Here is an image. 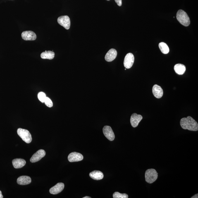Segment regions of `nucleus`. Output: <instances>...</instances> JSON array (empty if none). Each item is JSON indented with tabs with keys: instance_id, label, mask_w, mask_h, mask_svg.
Listing matches in <instances>:
<instances>
[{
	"instance_id": "obj_20",
	"label": "nucleus",
	"mask_w": 198,
	"mask_h": 198,
	"mask_svg": "<svg viewBox=\"0 0 198 198\" xmlns=\"http://www.w3.org/2000/svg\"><path fill=\"white\" fill-rule=\"evenodd\" d=\"M159 47L161 52L164 54H167L169 52L170 49L167 45L164 42H161L159 44Z\"/></svg>"
},
{
	"instance_id": "obj_13",
	"label": "nucleus",
	"mask_w": 198,
	"mask_h": 198,
	"mask_svg": "<svg viewBox=\"0 0 198 198\" xmlns=\"http://www.w3.org/2000/svg\"><path fill=\"white\" fill-rule=\"evenodd\" d=\"M64 188V184L63 183H58L50 189V193L51 194H57L60 193Z\"/></svg>"
},
{
	"instance_id": "obj_16",
	"label": "nucleus",
	"mask_w": 198,
	"mask_h": 198,
	"mask_svg": "<svg viewBox=\"0 0 198 198\" xmlns=\"http://www.w3.org/2000/svg\"><path fill=\"white\" fill-rule=\"evenodd\" d=\"M26 163L25 160L21 158H16L12 161L13 166L16 169L22 168L25 166Z\"/></svg>"
},
{
	"instance_id": "obj_27",
	"label": "nucleus",
	"mask_w": 198,
	"mask_h": 198,
	"mask_svg": "<svg viewBox=\"0 0 198 198\" xmlns=\"http://www.w3.org/2000/svg\"><path fill=\"white\" fill-rule=\"evenodd\" d=\"M91 197H89V196H86V197H83V198H91Z\"/></svg>"
},
{
	"instance_id": "obj_23",
	"label": "nucleus",
	"mask_w": 198,
	"mask_h": 198,
	"mask_svg": "<svg viewBox=\"0 0 198 198\" xmlns=\"http://www.w3.org/2000/svg\"><path fill=\"white\" fill-rule=\"evenodd\" d=\"M44 102L46 105L48 107L51 108L53 106V103L51 100L49 98L46 97L45 100Z\"/></svg>"
},
{
	"instance_id": "obj_25",
	"label": "nucleus",
	"mask_w": 198,
	"mask_h": 198,
	"mask_svg": "<svg viewBox=\"0 0 198 198\" xmlns=\"http://www.w3.org/2000/svg\"><path fill=\"white\" fill-rule=\"evenodd\" d=\"M198 194H196L195 195H194V196H193V197H192L191 198H198Z\"/></svg>"
},
{
	"instance_id": "obj_18",
	"label": "nucleus",
	"mask_w": 198,
	"mask_h": 198,
	"mask_svg": "<svg viewBox=\"0 0 198 198\" xmlns=\"http://www.w3.org/2000/svg\"><path fill=\"white\" fill-rule=\"evenodd\" d=\"M174 70L177 74L182 75L186 71V67L183 64L178 63L175 65Z\"/></svg>"
},
{
	"instance_id": "obj_28",
	"label": "nucleus",
	"mask_w": 198,
	"mask_h": 198,
	"mask_svg": "<svg viewBox=\"0 0 198 198\" xmlns=\"http://www.w3.org/2000/svg\"><path fill=\"white\" fill-rule=\"evenodd\" d=\"M107 1H110V0H107Z\"/></svg>"
},
{
	"instance_id": "obj_1",
	"label": "nucleus",
	"mask_w": 198,
	"mask_h": 198,
	"mask_svg": "<svg viewBox=\"0 0 198 198\" xmlns=\"http://www.w3.org/2000/svg\"><path fill=\"white\" fill-rule=\"evenodd\" d=\"M180 125L184 130L196 131L198 130V124L195 120L191 116L182 118L180 121Z\"/></svg>"
},
{
	"instance_id": "obj_26",
	"label": "nucleus",
	"mask_w": 198,
	"mask_h": 198,
	"mask_svg": "<svg viewBox=\"0 0 198 198\" xmlns=\"http://www.w3.org/2000/svg\"><path fill=\"white\" fill-rule=\"evenodd\" d=\"M3 197L2 193L1 190H0V198H3Z\"/></svg>"
},
{
	"instance_id": "obj_8",
	"label": "nucleus",
	"mask_w": 198,
	"mask_h": 198,
	"mask_svg": "<svg viewBox=\"0 0 198 198\" xmlns=\"http://www.w3.org/2000/svg\"><path fill=\"white\" fill-rule=\"evenodd\" d=\"M46 152L44 150L40 149L33 154L30 159L32 163H35L38 161L46 155Z\"/></svg>"
},
{
	"instance_id": "obj_11",
	"label": "nucleus",
	"mask_w": 198,
	"mask_h": 198,
	"mask_svg": "<svg viewBox=\"0 0 198 198\" xmlns=\"http://www.w3.org/2000/svg\"><path fill=\"white\" fill-rule=\"evenodd\" d=\"M142 118V116L140 115H138L136 113L132 114L130 118V122L132 126L135 128L138 126L139 123Z\"/></svg>"
},
{
	"instance_id": "obj_9",
	"label": "nucleus",
	"mask_w": 198,
	"mask_h": 198,
	"mask_svg": "<svg viewBox=\"0 0 198 198\" xmlns=\"http://www.w3.org/2000/svg\"><path fill=\"white\" fill-rule=\"evenodd\" d=\"M83 159V156L80 153L76 152L71 153L68 156V161L70 162L82 161Z\"/></svg>"
},
{
	"instance_id": "obj_6",
	"label": "nucleus",
	"mask_w": 198,
	"mask_h": 198,
	"mask_svg": "<svg viewBox=\"0 0 198 198\" xmlns=\"http://www.w3.org/2000/svg\"><path fill=\"white\" fill-rule=\"evenodd\" d=\"M134 61V57L131 53H129L125 56L124 61V66L126 69H130L132 66Z\"/></svg>"
},
{
	"instance_id": "obj_14",
	"label": "nucleus",
	"mask_w": 198,
	"mask_h": 198,
	"mask_svg": "<svg viewBox=\"0 0 198 198\" xmlns=\"http://www.w3.org/2000/svg\"><path fill=\"white\" fill-rule=\"evenodd\" d=\"M152 92L154 97L157 99H160L162 97L163 91L160 86L155 84L152 88Z\"/></svg>"
},
{
	"instance_id": "obj_22",
	"label": "nucleus",
	"mask_w": 198,
	"mask_h": 198,
	"mask_svg": "<svg viewBox=\"0 0 198 198\" xmlns=\"http://www.w3.org/2000/svg\"><path fill=\"white\" fill-rule=\"evenodd\" d=\"M37 96L39 100L41 102L44 103L46 97V94L44 92H41L39 93Z\"/></svg>"
},
{
	"instance_id": "obj_3",
	"label": "nucleus",
	"mask_w": 198,
	"mask_h": 198,
	"mask_svg": "<svg viewBox=\"0 0 198 198\" xmlns=\"http://www.w3.org/2000/svg\"><path fill=\"white\" fill-rule=\"evenodd\" d=\"M158 174L154 169H149L146 170L145 173V180L148 183H152L157 179Z\"/></svg>"
},
{
	"instance_id": "obj_2",
	"label": "nucleus",
	"mask_w": 198,
	"mask_h": 198,
	"mask_svg": "<svg viewBox=\"0 0 198 198\" xmlns=\"http://www.w3.org/2000/svg\"><path fill=\"white\" fill-rule=\"evenodd\" d=\"M177 18L178 21L184 26L187 27L190 25V18L187 14L183 10H178L177 14Z\"/></svg>"
},
{
	"instance_id": "obj_7",
	"label": "nucleus",
	"mask_w": 198,
	"mask_h": 198,
	"mask_svg": "<svg viewBox=\"0 0 198 198\" xmlns=\"http://www.w3.org/2000/svg\"><path fill=\"white\" fill-rule=\"evenodd\" d=\"M103 132L105 137L108 140L110 141H113L114 140L115 134L111 127L108 126V125L105 126L103 128Z\"/></svg>"
},
{
	"instance_id": "obj_19",
	"label": "nucleus",
	"mask_w": 198,
	"mask_h": 198,
	"mask_svg": "<svg viewBox=\"0 0 198 198\" xmlns=\"http://www.w3.org/2000/svg\"><path fill=\"white\" fill-rule=\"evenodd\" d=\"M55 53L53 51H46L42 53L41 57L43 59L52 60L54 58Z\"/></svg>"
},
{
	"instance_id": "obj_12",
	"label": "nucleus",
	"mask_w": 198,
	"mask_h": 198,
	"mask_svg": "<svg viewBox=\"0 0 198 198\" xmlns=\"http://www.w3.org/2000/svg\"><path fill=\"white\" fill-rule=\"evenodd\" d=\"M118 53L116 50L110 49L105 56V59L107 62H112L116 58Z\"/></svg>"
},
{
	"instance_id": "obj_21",
	"label": "nucleus",
	"mask_w": 198,
	"mask_h": 198,
	"mask_svg": "<svg viewBox=\"0 0 198 198\" xmlns=\"http://www.w3.org/2000/svg\"><path fill=\"white\" fill-rule=\"evenodd\" d=\"M113 198H128V196L127 194L120 193L118 192H115L113 194Z\"/></svg>"
},
{
	"instance_id": "obj_10",
	"label": "nucleus",
	"mask_w": 198,
	"mask_h": 198,
	"mask_svg": "<svg viewBox=\"0 0 198 198\" xmlns=\"http://www.w3.org/2000/svg\"><path fill=\"white\" fill-rule=\"evenodd\" d=\"M22 38L25 41H34L37 38L35 32L32 31H25L21 34Z\"/></svg>"
},
{
	"instance_id": "obj_15",
	"label": "nucleus",
	"mask_w": 198,
	"mask_h": 198,
	"mask_svg": "<svg viewBox=\"0 0 198 198\" xmlns=\"http://www.w3.org/2000/svg\"><path fill=\"white\" fill-rule=\"evenodd\" d=\"M31 182V179L30 177L27 176H21L18 179L17 183L19 185H28Z\"/></svg>"
},
{
	"instance_id": "obj_5",
	"label": "nucleus",
	"mask_w": 198,
	"mask_h": 198,
	"mask_svg": "<svg viewBox=\"0 0 198 198\" xmlns=\"http://www.w3.org/2000/svg\"><path fill=\"white\" fill-rule=\"evenodd\" d=\"M57 21L60 25L66 30H69L70 28V21L69 17L67 15L60 16L58 18Z\"/></svg>"
},
{
	"instance_id": "obj_24",
	"label": "nucleus",
	"mask_w": 198,
	"mask_h": 198,
	"mask_svg": "<svg viewBox=\"0 0 198 198\" xmlns=\"http://www.w3.org/2000/svg\"><path fill=\"white\" fill-rule=\"evenodd\" d=\"M115 2L118 6H121L122 5V0H115Z\"/></svg>"
},
{
	"instance_id": "obj_17",
	"label": "nucleus",
	"mask_w": 198,
	"mask_h": 198,
	"mask_svg": "<svg viewBox=\"0 0 198 198\" xmlns=\"http://www.w3.org/2000/svg\"><path fill=\"white\" fill-rule=\"evenodd\" d=\"M89 177L96 180H101L104 178V174L102 172L99 171H94L89 173Z\"/></svg>"
},
{
	"instance_id": "obj_4",
	"label": "nucleus",
	"mask_w": 198,
	"mask_h": 198,
	"mask_svg": "<svg viewBox=\"0 0 198 198\" xmlns=\"http://www.w3.org/2000/svg\"><path fill=\"white\" fill-rule=\"evenodd\" d=\"M18 135L22 140L27 144H30L32 141V136L30 132L27 130L19 128L17 130Z\"/></svg>"
}]
</instances>
